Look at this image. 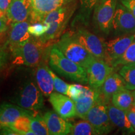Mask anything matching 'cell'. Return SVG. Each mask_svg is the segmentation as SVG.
I'll return each mask as SVG.
<instances>
[{
    "mask_svg": "<svg viewBox=\"0 0 135 135\" xmlns=\"http://www.w3.org/2000/svg\"><path fill=\"white\" fill-rule=\"evenodd\" d=\"M49 65L66 78L81 83H88L86 70L65 56L56 45L49 51Z\"/></svg>",
    "mask_w": 135,
    "mask_h": 135,
    "instance_id": "obj_1",
    "label": "cell"
},
{
    "mask_svg": "<svg viewBox=\"0 0 135 135\" xmlns=\"http://www.w3.org/2000/svg\"><path fill=\"white\" fill-rule=\"evenodd\" d=\"M55 45L65 56L81 66L85 70L96 58L76 40L73 35L70 33L63 35Z\"/></svg>",
    "mask_w": 135,
    "mask_h": 135,
    "instance_id": "obj_2",
    "label": "cell"
},
{
    "mask_svg": "<svg viewBox=\"0 0 135 135\" xmlns=\"http://www.w3.org/2000/svg\"><path fill=\"white\" fill-rule=\"evenodd\" d=\"M18 64L34 67L39 65L42 59V49L37 43L30 38L29 40L10 48Z\"/></svg>",
    "mask_w": 135,
    "mask_h": 135,
    "instance_id": "obj_3",
    "label": "cell"
},
{
    "mask_svg": "<svg viewBox=\"0 0 135 135\" xmlns=\"http://www.w3.org/2000/svg\"><path fill=\"white\" fill-rule=\"evenodd\" d=\"M117 4L118 0H99L95 5L94 22L98 28L105 35H108L112 30Z\"/></svg>",
    "mask_w": 135,
    "mask_h": 135,
    "instance_id": "obj_4",
    "label": "cell"
},
{
    "mask_svg": "<svg viewBox=\"0 0 135 135\" xmlns=\"http://www.w3.org/2000/svg\"><path fill=\"white\" fill-rule=\"evenodd\" d=\"M16 103L23 108L38 110L44 106L43 94L35 83L28 81L22 88L16 98Z\"/></svg>",
    "mask_w": 135,
    "mask_h": 135,
    "instance_id": "obj_5",
    "label": "cell"
},
{
    "mask_svg": "<svg viewBox=\"0 0 135 135\" xmlns=\"http://www.w3.org/2000/svg\"><path fill=\"white\" fill-rule=\"evenodd\" d=\"M93 126L98 134H107L113 129V124L109 119L108 105L98 102L88 111L85 118Z\"/></svg>",
    "mask_w": 135,
    "mask_h": 135,
    "instance_id": "obj_6",
    "label": "cell"
},
{
    "mask_svg": "<svg viewBox=\"0 0 135 135\" xmlns=\"http://www.w3.org/2000/svg\"><path fill=\"white\" fill-rule=\"evenodd\" d=\"M86 70L89 86L98 89L100 88L108 77L113 73L114 68L104 60L94 58Z\"/></svg>",
    "mask_w": 135,
    "mask_h": 135,
    "instance_id": "obj_7",
    "label": "cell"
},
{
    "mask_svg": "<svg viewBox=\"0 0 135 135\" xmlns=\"http://www.w3.org/2000/svg\"><path fill=\"white\" fill-rule=\"evenodd\" d=\"M73 36L94 58L104 60L106 43L85 29H80L73 34Z\"/></svg>",
    "mask_w": 135,
    "mask_h": 135,
    "instance_id": "obj_8",
    "label": "cell"
},
{
    "mask_svg": "<svg viewBox=\"0 0 135 135\" xmlns=\"http://www.w3.org/2000/svg\"><path fill=\"white\" fill-rule=\"evenodd\" d=\"M135 38V33L123 35L106 43L104 60L113 68L114 63L122 56Z\"/></svg>",
    "mask_w": 135,
    "mask_h": 135,
    "instance_id": "obj_9",
    "label": "cell"
},
{
    "mask_svg": "<svg viewBox=\"0 0 135 135\" xmlns=\"http://www.w3.org/2000/svg\"><path fill=\"white\" fill-rule=\"evenodd\" d=\"M112 29L117 34L129 35L135 33L134 16L121 3H118L116 6Z\"/></svg>",
    "mask_w": 135,
    "mask_h": 135,
    "instance_id": "obj_10",
    "label": "cell"
},
{
    "mask_svg": "<svg viewBox=\"0 0 135 135\" xmlns=\"http://www.w3.org/2000/svg\"><path fill=\"white\" fill-rule=\"evenodd\" d=\"M68 1V0H31V22L43 23L48 13L63 6Z\"/></svg>",
    "mask_w": 135,
    "mask_h": 135,
    "instance_id": "obj_11",
    "label": "cell"
},
{
    "mask_svg": "<svg viewBox=\"0 0 135 135\" xmlns=\"http://www.w3.org/2000/svg\"><path fill=\"white\" fill-rule=\"evenodd\" d=\"M49 101L55 111L61 117L68 119L76 116L75 102L65 94L52 93L49 97Z\"/></svg>",
    "mask_w": 135,
    "mask_h": 135,
    "instance_id": "obj_12",
    "label": "cell"
},
{
    "mask_svg": "<svg viewBox=\"0 0 135 135\" xmlns=\"http://www.w3.org/2000/svg\"><path fill=\"white\" fill-rule=\"evenodd\" d=\"M51 135L70 134L73 124L56 111H49L43 116Z\"/></svg>",
    "mask_w": 135,
    "mask_h": 135,
    "instance_id": "obj_13",
    "label": "cell"
},
{
    "mask_svg": "<svg viewBox=\"0 0 135 135\" xmlns=\"http://www.w3.org/2000/svg\"><path fill=\"white\" fill-rule=\"evenodd\" d=\"M125 88L124 81L119 73H113L99 88V101L107 104L112 96Z\"/></svg>",
    "mask_w": 135,
    "mask_h": 135,
    "instance_id": "obj_14",
    "label": "cell"
},
{
    "mask_svg": "<svg viewBox=\"0 0 135 135\" xmlns=\"http://www.w3.org/2000/svg\"><path fill=\"white\" fill-rule=\"evenodd\" d=\"M99 89L88 86L85 92L74 102L75 104L76 115L78 118L85 119L86 116L90 109L99 101Z\"/></svg>",
    "mask_w": 135,
    "mask_h": 135,
    "instance_id": "obj_15",
    "label": "cell"
},
{
    "mask_svg": "<svg viewBox=\"0 0 135 135\" xmlns=\"http://www.w3.org/2000/svg\"><path fill=\"white\" fill-rule=\"evenodd\" d=\"M31 11V0H13L6 13L8 21L14 23L27 21Z\"/></svg>",
    "mask_w": 135,
    "mask_h": 135,
    "instance_id": "obj_16",
    "label": "cell"
},
{
    "mask_svg": "<svg viewBox=\"0 0 135 135\" xmlns=\"http://www.w3.org/2000/svg\"><path fill=\"white\" fill-rule=\"evenodd\" d=\"M31 110L12 104L3 103L0 105V129L9 127L18 118L31 114Z\"/></svg>",
    "mask_w": 135,
    "mask_h": 135,
    "instance_id": "obj_17",
    "label": "cell"
},
{
    "mask_svg": "<svg viewBox=\"0 0 135 135\" xmlns=\"http://www.w3.org/2000/svg\"><path fill=\"white\" fill-rule=\"evenodd\" d=\"M108 111L109 119L114 127L118 128L124 133H135L134 128L128 119L126 111L118 108L113 104H109Z\"/></svg>",
    "mask_w": 135,
    "mask_h": 135,
    "instance_id": "obj_18",
    "label": "cell"
},
{
    "mask_svg": "<svg viewBox=\"0 0 135 135\" xmlns=\"http://www.w3.org/2000/svg\"><path fill=\"white\" fill-rule=\"evenodd\" d=\"M35 73L37 86L45 97H50L55 89L53 79L50 69L45 65H39Z\"/></svg>",
    "mask_w": 135,
    "mask_h": 135,
    "instance_id": "obj_19",
    "label": "cell"
},
{
    "mask_svg": "<svg viewBox=\"0 0 135 135\" xmlns=\"http://www.w3.org/2000/svg\"><path fill=\"white\" fill-rule=\"evenodd\" d=\"M30 25V23L27 21L12 23L8 42L9 49L31 38V35L28 31Z\"/></svg>",
    "mask_w": 135,
    "mask_h": 135,
    "instance_id": "obj_20",
    "label": "cell"
},
{
    "mask_svg": "<svg viewBox=\"0 0 135 135\" xmlns=\"http://www.w3.org/2000/svg\"><path fill=\"white\" fill-rule=\"evenodd\" d=\"M111 103L118 108L126 111L132 107L134 98L133 91L126 88L115 93L111 97Z\"/></svg>",
    "mask_w": 135,
    "mask_h": 135,
    "instance_id": "obj_21",
    "label": "cell"
},
{
    "mask_svg": "<svg viewBox=\"0 0 135 135\" xmlns=\"http://www.w3.org/2000/svg\"><path fill=\"white\" fill-rule=\"evenodd\" d=\"M32 115L33 113L26 114L18 118L9 127L18 133L19 135H35V133L33 132L31 129V118Z\"/></svg>",
    "mask_w": 135,
    "mask_h": 135,
    "instance_id": "obj_22",
    "label": "cell"
},
{
    "mask_svg": "<svg viewBox=\"0 0 135 135\" xmlns=\"http://www.w3.org/2000/svg\"><path fill=\"white\" fill-rule=\"evenodd\" d=\"M118 73L123 79L126 88L135 90V63L121 66Z\"/></svg>",
    "mask_w": 135,
    "mask_h": 135,
    "instance_id": "obj_23",
    "label": "cell"
},
{
    "mask_svg": "<svg viewBox=\"0 0 135 135\" xmlns=\"http://www.w3.org/2000/svg\"><path fill=\"white\" fill-rule=\"evenodd\" d=\"M70 134L72 135H98V133L89 121L86 119L80 121L72 126Z\"/></svg>",
    "mask_w": 135,
    "mask_h": 135,
    "instance_id": "obj_24",
    "label": "cell"
},
{
    "mask_svg": "<svg viewBox=\"0 0 135 135\" xmlns=\"http://www.w3.org/2000/svg\"><path fill=\"white\" fill-rule=\"evenodd\" d=\"M67 9L63 6L54 10L45 16L43 23L45 25H48L51 23H57L65 24L67 18Z\"/></svg>",
    "mask_w": 135,
    "mask_h": 135,
    "instance_id": "obj_25",
    "label": "cell"
},
{
    "mask_svg": "<svg viewBox=\"0 0 135 135\" xmlns=\"http://www.w3.org/2000/svg\"><path fill=\"white\" fill-rule=\"evenodd\" d=\"M31 129L35 135L50 134L48 127L43 117L35 116L33 114L31 118Z\"/></svg>",
    "mask_w": 135,
    "mask_h": 135,
    "instance_id": "obj_26",
    "label": "cell"
},
{
    "mask_svg": "<svg viewBox=\"0 0 135 135\" xmlns=\"http://www.w3.org/2000/svg\"><path fill=\"white\" fill-rule=\"evenodd\" d=\"M134 63H135V38L128 46L122 56L114 63L113 68H114L124 65Z\"/></svg>",
    "mask_w": 135,
    "mask_h": 135,
    "instance_id": "obj_27",
    "label": "cell"
},
{
    "mask_svg": "<svg viewBox=\"0 0 135 135\" xmlns=\"http://www.w3.org/2000/svg\"><path fill=\"white\" fill-rule=\"evenodd\" d=\"M88 86H84L78 84H69L66 95L71 98L73 100H75L80 97L85 92Z\"/></svg>",
    "mask_w": 135,
    "mask_h": 135,
    "instance_id": "obj_28",
    "label": "cell"
},
{
    "mask_svg": "<svg viewBox=\"0 0 135 135\" xmlns=\"http://www.w3.org/2000/svg\"><path fill=\"white\" fill-rule=\"evenodd\" d=\"M48 30V26L43 23H34L33 25H30L28 27V33L30 35L36 38H40L43 36Z\"/></svg>",
    "mask_w": 135,
    "mask_h": 135,
    "instance_id": "obj_29",
    "label": "cell"
},
{
    "mask_svg": "<svg viewBox=\"0 0 135 135\" xmlns=\"http://www.w3.org/2000/svg\"><path fill=\"white\" fill-rule=\"evenodd\" d=\"M50 72L53 79L55 90L56 92L66 95L68 88L69 86V84L66 83L64 81L60 79V78H58V76H57L51 70H50Z\"/></svg>",
    "mask_w": 135,
    "mask_h": 135,
    "instance_id": "obj_30",
    "label": "cell"
},
{
    "mask_svg": "<svg viewBox=\"0 0 135 135\" xmlns=\"http://www.w3.org/2000/svg\"><path fill=\"white\" fill-rule=\"evenodd\" d=\"M120 3L132 13L135 18V0H120Z\"/></svg>",
    "mask_w": 135,
    "mask_h": 135,
    "instance_id": "obj_31",
    "label": "cell"
},
{
    "mask_svg": "<svg viewBox=\"0 0 135 135\" xmlns=\"http://www.w3.org/2000/svg\"><path fill=\"white\" fill-rule=\"evenodd\" d=\"M126 114L129 121H130L131 125L135 129V108L134 106L130 108L129 109L126 110Z\"/></svg>",
    "mask_w": 135,
    "mask_h": 135,
    "instance_id": "obj_32",
    "label": "cell"
},
{
    "mask_svg": "<svg viewBox=\"0 0 135 135\" xmlns=\"http://www.w3.org/2000/svg\"><path fill=\"white\" fill-rule=\"evenodd\" d=\"M98 1L99 0H81L82 6L88 10L91 9L94 6H95Z\"/></svg>",
    "mask_w": 135,
    "mask_h": 135,
    "instance_id": "obj_33",
    "label": "cell"
},
{
    "mask_svg": "<svg viewBox=\"0 0 135 135\" xmlns=\"http://www.w3.org/2000/svg\"><path fill=\"white\" fill-rule=\"evenodd\" d=\"M7 61V55L3 48H0V70L4 67Z\"/></svg>",
    "mask_w": 135,
    "mask_h": 135,
    "instance_id": "obj_34",
    "label": "cell"
},
{
    "mask_svg": "<svg viewBox=\"0 0 135 135\" xmlns=\"http://www.w3.org/2000/svg\"><path fill=\"white\" fill-rule=\"evenodd\" d=\"M0 131V134H8V135H19L18 133L16 132L10 127H4L1 128Z\"/></svg>",
    "mask_w": 135,
    "mask_h": 135,
    "instance_id": "obj_35",
    "label": "cell"
},
{
    "mask_svg": "<svg viewBox=\"0 0 135 135\" xmlns=\"http://www.w3.org/2000/svg\"><path fill=\"white\" fill-rule=\"evenodd\" d=\"M13 0H0V9L6 12Z\"/></svg>",
    "mask_w": 135,
    "mask_h": 135,
    "instance_id": "obj_36",
    "label": "cell"
},
{
    "mask_svg": "<svg viewBox=\"0 0 135 135\" xmlns=\"http://www.w3.org/2000/svg\"><path fill=\"white\" fill-rule=\"evenodd\" d=\"M6 22L4 20L0 19V34L3 33L7 29V25H6Z\"/></svg>",
    "mask_w": 135,
    "mask_h": 135,
    "instance_id": "obj_37",
    "label": "cell"
},
{
    "mask_svg": "<svg viewBox=\"0 0 135 135\" xmlns=\"http://www.w3.org/2000/svg\"><path fill=\"white\" fill-rule=\"evenodd\" d=\"M0 19L4 20L6 22L8 21L7 16H6V13L5 11H3V10H1V9H0Z\"/></svg>",
    "mask_w": 135,
    "mask_h": 135,
    "instance_id": "obj_38",
    "label": "cell"
},
{
    "mask_svg": "<svg viewBox=\"0 0 135 135\" xmlns=\"http://www.w3.org/2000/svg\"><path fill=\"white\" fill-rule=\"evenodd\" d=\"M133 94H134V104H133V106H134L135 108V90H134V91H133Z\"/></svg>",
    "mask_w": 135,
    "mask_h": 135,
    "instance_id": "obj_39",
    "label": "cell"
}]
</instances>
